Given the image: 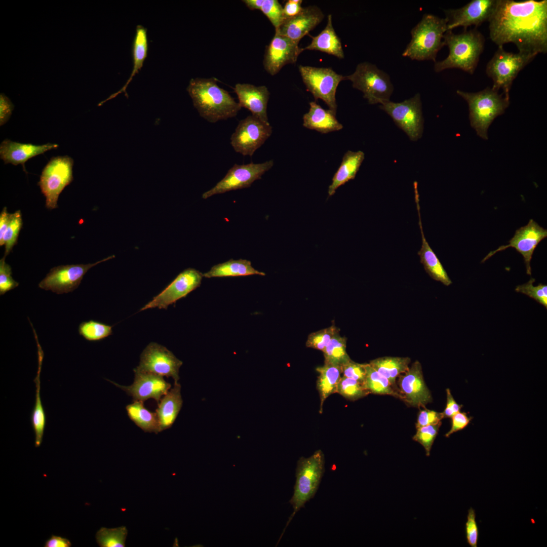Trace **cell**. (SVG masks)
I'll return each instance as SVG.
<instances>
[{
	"mask_svg": "<svg viewBox=\"0 0 547 547\" xmlns=\"http://www.w3.org/2000/svg\"><path fill=\"white\" fill-rule=\"evenodd\" d=\"M337 393L350 401L357 400L370 394L363 383L344 376L339 380Z\"/></svg>",
	"mask_w": 547,
	"mask_h": 547,
	"instance_id": "cell-39",
	"label": "cell"
},
{
	"mask_svg": "<svg viewBox=\"0 0 547 547\" xmlns=\"http://www.w3.org/2000/svg\"><path fill=\"white\" fill-rule=\"evenodd\" d=\"M397 383L398 393L407 404L425 408L432 400L431 393L425 384L422 367L418 361L414 362L405 372L400 374Z\"/></svg>",
	"mask_w": 547,
	"mask_h": 547,
	"instance_id": "cell-19",
	"label": "cell"
},
{
	"mask_svg": "<svg viewBox=\"0 0 547 547\" xmlns=\"http://www.w3.org/2000/svg\"><path fill=\"white\" fill-rule=\"evenodd\" d=\"M298 44V42L275 33L265 52L263 65L266 71L274 75L285 65L296 62L303 51Z\"/></svg>",
	"mask_w": 547,
	"mask_h": 547,
	"instance_id": "cell-21",
	"label": "cell"
},
{
	"mask_svg": "<svg viewBox=\"0 0 547 547\" xmlns=\"http://www.w3.org/2000/svg\"><path fill=\"white\" fill-rule=\"evenodd\" d=\"M71 543L68 539L52 535L45 543V547H70Z\"/></svg>",
	"mask_w": 547,
	"mask_h": 547,
	"instance_id": "cell-53",
	"label": "cell"
},
{
	"mask_svg": "<svg viewBox=\"0 0 547 547\" xmlns=\"http://www.w3.org/2000/svg\"><path fill=\"white\" fill-rule=\"evenodd\" d=\"M346 348V337L337 333L323 351L324 363L342 367L351 360Z\"/></svg>",
	"mask_w": 547,
	"mask_h": 547,
	"instance_id": "cell-35",
	"label": "cell"
},
{
	"mask_svg": "<svg viewBox=\"0 0 547 547\" xmlns=\"http://www.w3.org/2000/svg\"><path fill=\"white\" fill-rule=\"evenodd\" d=\"M341 367L343 376L364 383L366 375V364H359L350 360Z\"/></svg>",
	"mask_w": 547,
	"mask_h": 547,
	"instance_id": "cell-47",
	"label": "cell"
},
{
	"mask_svg": "<svg viewBox=\"0 0 547 547\" xmlns=\"http://www.w3.org/2000/svg\"><path fill=\"white\" fill-rule=\"evenodd\" d=\"M134 382L129 386L121 385L108 379L107 380L125 391L133 398V401L144 402L148 399H153L159 403L171 388V384L167 382L162 376L142 372L136 369H134Z\"/></svg>",
	"mask_w": 547,
	"mask_h": 547,
	"instance_id": "cell-20",
	"label": "cell"
},
{
	"mask_svg": "<svg viewBox=\"0 0 547 547\" xmlns=\"http://www.w3.org/2000/svg\"><path fill=\"white\" fill-rule=\"evenodd\" d=\"M447 403L443 411L444 418H451L453 415L459 412L462 405H459L454 399L449 388L446 389Z\"/></svg>",
	"mask_w": 547,
	"mask_h": 547,
	"instance_id": "cell-51",
	"label": "cell"
},
{
	"mask_svg": "<svg viewBox=\"0 0 547 547\" xmlns=\"http://www.w3.org/2000/svg\"><path fill=\"white\" fill-rule=\"evenodd\" d=\"M272 127L252 115L241 120L230 137L235 151L244 156L252 157L272 133Z\"/></svg>",
	"mask_w": 547,
	"mask_h": 547,
	"instance_id": "cell-12",
	"label": "cell"
},
{
	"mask_svg": "<svg viewBox=\"0 0 547 547\" xmlns=\"http://www.w3.org/2000/svg\"><path fill=\"white\" fill-rule=\"evenodd\" d=\"M443 418H444V416L442 412H438L424 408V409L420 410L419 412L415 424L416 427L417 428L427 425L438 423Z\"/></svg>",
	"mask_w": 547,
	"mask_h": 547,
	"instance_id": "cell-48",
	"label": "cell"
},
{
	"mask_svg": "<svg viewBox=\"0 0 547 547\" xmlns=\"http://www.w3.org/2000/svg\"><path fill=\"white\" fill-rule=\"evenodd\" d=\"M308 112L303 117L304 127L325 134L341 130L343 126L337 121L334 113L330 109H325L316 102L309 103Z\"/></svg>",
	"mask_w": 547,
	"mask_h": 547,
	"instance_id": "cell-26",
	"label": "cell"
},
{
	"mask_svg": "<svg viewBox=\"0 0 547 547\" xmlns=\"http://www.w3.org/2000/svg\"><path fill=\"white\" fill-rule=\"evenodd\" d=\"M6 256L0 260V295H2L9 291L19 286L12 277V269L10 265L5 261Z\"/></svg>",
	"mask_w": 547,
	"mask_h": 547,
	"instance_id": "cell-45",
	"label": "cell"
},
{
	"mask_svg": "<svg viewBox=\"0 0 547 547\" xmlns=\"http://www.w3.org/2000/svg\"><path fill=\"white\" fill-rule=\"evenodd\" d=\"M273 165L272 160L258 164L253 162L243 165L235 164L219 182L202 194V198L206 199L215 194L248 188L255 180L261 179Z\"/></svg>",
	"mask_w": 547,
	"mask_h": 547,
	"instance_id": "cell-13",
	"label": "cell"
},
{
	"mask_svg": "<svg viewBox=\"0 0 547 547\" xmlns=\"http://www.w3.org/2000/svg\"><path fill=\"white\" fill-rule=\"evenodd\" d=\"M353 87L364 94L370 104H383L389 101L394 87L389 75L369 62L358 64L352 74L345 76Z\"/></svg>",
	"mask_w": 547,
	"mask_h": 547,
	"instance_id": "cell-8",
	"label": "cell"
},
{
	"mask_svg": "<svg viewBox=\"0 0 547 547\" xmlns=\"http://www.w3.org/2000/svg\"><path fill=\"white\" fill-rule=\"evenodd\" d=\"M410 362L408 357H384L374 359L369 364L389 380L398 393L396 379L408 370Z\"/></svg>",
	"mask_w": 547,
	"mask_h": 547,
	"instance_id": "cell-30",
	"label": "cell"
},
{
	"mask_svg": "<svg viewBox=\"0 0 547 547\" xmlns=\"http://www.w3.org/2000/svg\"><path fill=\"white\" fill-rule=\"evenodd\" d=\"M42 363H38L36 376L34 379L35 384V402L30 415V421L35 435V447L41 446L47 422L46 412L42 404L41 396L40 373Z\"/></svg>",
	"mask_w": 547,
	"mask_h": 547,
	"instance_id": "cell-34",
	"label": "cell"
},
{
	"mask_svg": "<svg viewBox=\"0 0 547 547\" xmlns=\"http://www.w3.org/2000/svg\"><path fill=\"white\" fill-rule=\"evenodd\" d=\"M536 56L535 55L518 52L513 53L505 51L503 46L498 47L486 69L487 75L493 83L492 89L510 99L509 93L513 82L519 72Z\"/></svg>",
	"mask_w": 547,
	"mask_h": 547,
	"instance_id": "cell-7",
	"label": "cell"
},
{
	"mask_svg": "<svg viewBox=\"0 0 547 547\" xmlns=\"http://www.w3.org/2000/svg\"><path fill=\"white\" fill-rule=\"evenodd\" d=\"M146 28L141 25L136 26L135 35L133 44V66L132 72L130 74L127 81L118 92L111 95L105 101L115 97L119 94L125 92L127 86L131 82L133 77L137 73L141 68L147 55L148 43ZM100 103V105L102 103Z\"/></svg>",
	"mask_w": 547,
	"mask_h": 547,
	"instance_id": "cell-32",
	"label": "cell"
},
{
	"mask_svg": "<svg viewBox=\"0 0 547 547\" xmlns=\"http://www.w3.org/2000/svg\"><path fill=\"white\" fill-rule=\"evenodd\" d=\"M241 107L249 110L252 115L269 123L267 114L269 92L264 86H256L249 84L238 83L233 88Z\"/></svg>",
	"mask_w": 547,
	"mask_h": 547,
	"instance_id": "cell-24",
	"label": "cell"
},
{
	"mask_svg": "<svg viewBox=\"0 0 547 547\" xmlns=\"http://www.w3.org/2000/svg\"><path fill=\"white\" fill-rule=\"evenodd\" d=\"M444 42L449 49V54L443 60L435 62V71L458 68L473 74L484 50L485 38L482 34L476 28L459 34L447 30Z\"/></svg>",
	"mask_w": 547,
	"mask_h": 547,
	"instance_id": "cell-3",
	"label": "cell"
},
{
	"mask_svg": "<svg viewBox=\"0 0 547 547\" xmlns=\"http://www.w3.org/2000/svg\"><path fill=\"white\" fill-rule=\"evenodd\" d=\"M324 17L322 11L318 7H306L297 15L285 19L280 27L275 29V33L299 43L321 22Z\"/></svg>",
	"mask_w": 547,
	"mask_h": 547,
	"instance_id": "cell-22",
	"label": "cell"
},
{
	"mask_svg": "<svg viewBox=\"0 0 547 547\" xmlns=\"http://www.w3.org/2000/svg\"><path fill=\"white\" fill-rule=\"evenodd\" d=\"M465 534L467 543L471 547H477L479 537V530L476 520V513L474 509L468 510L465 523Z\"/></svg>",
	"mask_w": 547,
	"mask_h": 547,
	"instance_id": "cell-46",
	"label": "cell"
},
{
	"mask_svg": "<svg viewBox=\"0 0 547 547\" xmlns=\"http://www.w3.org/2000/svg\"><path fill=\"white\" fill-rule=\"evenodd\" d=\"M275 27L278 28L285 19L283 7L277 0H263L260 9Z\"/></svg>",
	"mask_w": 547,
	"mask_h": 547,
	"instance_id": "cell-44",
	"label": "cell"
},
{
	"mask_svg": "<svg viewBox=\"0 0 547 547\" xmlns=\"http://www.w3.org/2000/svg\"><path fill=\"white\" fill-rule=\"evenodd\" d=\"M200 115L210 123L237 115L241 107L215 79H192L187 88Z\"/></svg>",
	"mask_w": 547,
	"mask_h": 547,
	"instance_id": "cell-2",
	"label": "cell"
},
{
	"mask_svg": "<svg viewBox=\"0 0 547 547\" xmlns=\"http://www.w3.org/2000/svg\"><path fill=\"white\" fill-rule=\"evenodd\" d=\"M535 281V279L531 278L527 283L517 286L515 291L534 299L546 309L547 285L539 283L537 286H534L533 283Z\"/></svg>",
	"mask_w": 547,
	"mask_h": 547,
	"instance_id": "cell-43",
	"label": "cell"
},
{
	"mask_svg": "<svg viewBox=\"0 0 547 547\" xmlns=\"http://www.w3.org/2000/svg\"><path fill=\"white\" fill-rule=\"evenodd\" d=\"M181 385L174 383L172 388L158 403L155 410L160 425V432L170 428L174 423L182 406Z\"/></svg>",
	"mask_w": 547,
	"mask_h": 547,
	"instance_id": "cell-25",
	"label": "cell"
},
{
	"mask_svg": "<svg viewBox=\"0 0 547 547\" xmlns=\"http://www.w3.org/2000/svg\"><path fill=\"white\" fill-rule=\"evenodd\" d=\"M441 421L437 424L427 425L417 428L413 440L420 443L424 448L426 456L430 455L434 442L441 425Z\"/></svg>",
	"mask_w": 547,
	"mask_h": 547,
	"instance_id": "cell-42",
	"label": "cell"
},
{
	"mask_svg": "<svg viewBox=\"0 0 547 547\" xmlns=\"http://www.w3.org/2000/svg\"><path fill=\"white\" fill-rule=\"evenodd\" d=\"M203 274L199 270L188 268L180 272L163 291L140 309L168 307L199 287Z\"/></svg>",
	"mask_w": 547,
	"mask_h": 547,
	"instance_id": "cell-16",
	"label": "cell"
},
{
	"mask_svg": "<svg viewBox=\"0 0 547 547\" xmlns=\"http://www.w3.org/2000/svg\"><path fill=\"white\" fill-rule=\"evenodd\" d=\"M319 375L317 381V388L320 399V413L323 411V405L326 399L331 395L337 393V386L341 377L342 367L329 364L316 368Z\"/></svg>",
	"mask_w": 547,
	"mask_h": 547,
	"instance_id": "cell-29",
	"label": "cell"
},
{
	"mask_svg": "<svg viewBox=\"0 0 547 547\" xmlns=\"http://www.w3.org/2000/svg\"><path fill=\"white\" fill-rule=\"evenodd\" d=\"M311 43L302 48L303 51H319L333 55L339 59L344 58L341 42L333 26L331 15L328 16L325 28L318 35L311 36Z\"/></svg>",
	"mask_w": 547,
	"mask_h": 547,
	"instance_id": "cell-27",
	"label": "cell"
},
{
	"mask_svg": "<svg viewBox=\"0 0 547 547\" xmlns=\"http://www.w3.org/2000/svg\"><path fill=\"white\" fill-rule=\"evenodd\" d=\"M488 22L490 37L498 47L512 43L519 52H546V0H498Z\"/></svg>",
	"mask_w": 547,
	"mask_h": 547,
	"instance_id": "cell-1",
	"label": "cell"
},
{
	"mask_svg": "<svg viewBox=\"0 0 547 547\" xmlns=\"http://www.w3.org/2000/svg\"><path fill=\"white\" fill-rule=\"evenodd\" d=\"M127 533L125 526L115 528L102 527L97 532L96 539L101 547H124Z\"/></svg>",
	"mask_w": 547,
	"mask_h": 547,
	"instance_id": "cell-37",
	"label": "cell"
},
{
	"mask_svg": "<svg viewBox=\"0 0 547 547\" xmlns=\"http://www.w3.org/2000/svg\"><path fill=\"white\" fill-rule=\"evenodd\" d=\"M255 275L265 276V274L253 268L249 260L231 259L227 261L213 266L209 271L203 274V277L211 278L248 276Z\"/></svg>",
	"mask_w": 547,
	"mask_h": 547,
	"instance_id": "cell-31",
	"label": "cell"
},
{
	"mask_svg": "<svg viewBox=\"0 0 547 547\" xmlns=\"http://www.w3.org/2000/svg\"><path fill=\"white\" fill-rule=\"evenodd\" d=\"M112 326L94 320L82 322L79 333L89 341H100L112 334Z\"/></svg>",
	"mask_w": 547,
	"mask_h": 547,
	"instance_id": "cell-38",
	"label": "cell"
},
{
	"mask_svg": "<svg viewBox=\"0 0 547 547\" xmlns=\"http://www.w3.org/2000/svg\"><path fill=\"white\" fill-rule=\"evenodd\" d=\"M115 257L109 256L93 263L62 265L51 268L38 287L58 294L72 292L80 285L84 275L92 267Z\"/></svg>",
	"mask_w": 547,
	"mask_h": 547,
	"instance_id": "cell-15",
	"label": "cell"
},
{
	"mask_svg": "<svg viewBox=\"0 0 547 547\" xmlns=\"http://www.w3.org/2000/svg\"><path fill=\"white\" fill-rule=\"evenodd\" d=\"M451 427L445 434L446 437H449L454 433L464 428L470 422L472 417H469L465 412H458L451 417Z\"/></svg>",
	"mask_w": 547,
	"mask_h": 547,
	"instance_id": "cell-49",
	"label": "cell"
},
{
	"mask_svg": "<svg viewBox=\"0 0 547 547\" xmlns=\"http://www.w3.org/2000/svg\"><path fill=\"white\" fill-rule=\"evenodd\" d=\"M497 3L498 0H473L460 8L445 10L447 30L459 26L466 30L471 25L476 27L489 21Z\"/></svg>",
	"mask_w": 547,
	"mask_h": 547,
	"instance_id": "cell-18",
	"label": "cell"
},
{
	"mask_svg": "<svg viewBox=\"0 0 547 547\" xmlns=\"http://www.w3.org/2000/svg\"><path fill=\"white\" fill-rule=\"evenodd\" d=\"M364 158L365 154L362 151L348 150L344 154L329 186V197L333 196L339 187L355 179Z\"/></svg>",
	"mask_w": 547,
	"mask_h": 547,
	"instance_id": "cell-28",
	"label": "cell"
},
{
	"mask_svg": "<svg viewBox=\"0 0 547 547\" xmlns=\"http://www.w3.org/2000/svg\"><path fill=\"white\" fill-rule=\"evenodd\" d=\"M73 163V159L68 155L54 157L43 169L37 184L48 209L58 207L60 194L72 181Z\"/></svg>",
	"mask_w": 547,
	"mask_h": 547,
	"instance_id": "cell-9",
	"label": "cell"
},
{
	"mask_svg": "<svg viewBox=\"0 0 547 547\" xmlns=\"http://www.w3.org/2000/svg\"><path fill=\"white\" fill-rule=\"evenodd\" d=\"M23 225L22 214L20 210H17L11 214L10 220L4 236L3 246L5 245L4 256H7L17 243L19 232Z\"/></svg>",
	"mask_w": 547,
	"mask_h": 547,
	"instance_id": "cell-40",
	"label": "cell"
},
{
	"mask_svg": "<svg viewBox=\"0 0 547 547\" xmlns=\"http://www.w3.org/2000/svg\"><path fill=\"white\" fill-rule=\"evenodd\" d=\"M364 386L370 393L388 395L399 398L389 380L375 370L369 364H366V375Z\"/></svg>",
	"mask_w": 547,
	"mask_h": 547,
	"instance_id": "cell-36",
	"label": "cell"
},
{
	"mask_svg": "<svg viewBox=\"0 0 547 547\" xmlns=\"http://www.w3.org/2000/svg\"><path fill=\"white\" fill-rule=\"evenodd\" d=\"M11 214L9 213L7 208L5 207L0 213V246H3L4 235L8 226Z\"/></svg>",
	"mask_w": 547,
	"mask_h": 547,
	"instance_id": "cell-54",
	"label": "cell"
},
{
	"mask_svg": "<svg viewBox=\"0 0 547 547\" xmlns=\"http://www.w3.org/2000/svg\"><path fill=\"white\" fill-rule=\"evenodd\" d=\"M447 20L432 14H424L411 30V40L402 56L418 61L436 62L438 52L445 46Z\"/></svg>",
	"mask_w": 547,
	"mask_h": 547,
	"instance_id": "cell-4",
	"label": "cell"
},
{
	"mask_svg": "<svg viewBox=\"0 0 547 547\" xmlns=\"http://www.w3.org/2000/svg\"><path fill=\"white\" fill-rule=\"evenodd\" d=\"M58 147L57 144L48 143L38 145L21 143L6 139L1 143L0 156L5 164H12L15 166L21 165L23 171L27 173L25 167L26 162L33 157Z\"/></svg>",
	"mask_w": 547,
	"mask_h": 547,
	"instance_id": "cell-23",
	"label": "cell"
},
{
	"mask_svg": "<svg viewBox=\"0 0 547 547\" xmlns=\"http://www.w3.org/2000/svg\"><path fill=\"white\" fill-rule=\"evenodd\" d=\"M324 472L325 457L320 449L316 451L309 457H301L298 460L296 468L294 491L289 500L294 511L290 517L279 540L296 513L301 508L304 507L306 502L314 497Z\"/></svg>",
	"mask_w": 547,
	"mask_h": 547,
	"instance_id": "cell-6",
	"label": "cell"
},
{
	"mask_svg": "<svg viewBox=\"0 0 547 547\" xmlns=\"http://www.w3.org/2000/svg\"><path fill=\"white\" fill-rule=\"evenodd\" d=\"M547 237V230L540 226L534 220L531 219L527 225L516 230L514 237L509 241V244L499 247L494 251H490L482 260L483 263L497 252L503 251L509 248H515L523 257L526 266V273L531 275L530 261L534 250L538 244Z\"/></svg>",
	"mask_w": 547,
	"mask_h": 547,
	"instance_id": "cell-17",
	"label": "cell"
},
{
	"mask_svg": "<svg viewBox=\"0 0 547 547\" xmlns=\"http://www.w3.org/2000/svg\"><path fill=\"white\" fill-rule=\"evenodd\" d=\"M14 105L4 94L0 95V126L5 124L9 120Z\"/></svg>",
	"mask_w": 547,
	"mask_h": 547,
	"instance_id": "cell-50",
	"label": "cell"
},
{
	"mask_svg": "<svg viewBox=\"0 0 547 547\" xmlns=\"http://www.w3.org/2000/svg\"><path fill=\"white\" fill-rule=\"evenodd\" d=\"M243 2L250 10H260L263 0H244Z\"/></svg>",
	"mask_w": 547,
	"mask_h": 547,
	"instance_id": "cell-55",
	"label": "cell"
},
{
	"mask_svg": "<svg viewBox=\"0 0 547 547\" xmlns=\"http://www.w3.org/2000/svg\"><path fill=\"white\" fill-rule=\"evenodd\" d=\"M379 107L392 118L411 140L416 141L421 137L423 129V119L419 93L401 102L389 100L381 104Z\"/></svg>",
	"mask_w": 547,
	"mask_h": 547,
	"instance_id": "cell-11",
	"label": "cell"
},
{
	"mask_svg": "<svg viewBox=\"0 0 547 547\" xmlns=\"http://www.w3.org/2000/svg\"><path fill=\"white\" fill-rule=\"evenodd\" d=\"M456 93L468 104L472 127L479 136L488 139L490 125L496 117L504 112L509 105L510 99L490 87L476 93L460 90H457Z\"/></svg>",
	"mask_w": 547,
	"mask_h": 547,
	"instance_id": "cell-5",
	"label": "cell"
},
{
	"mask_svg": "<svg viewBox=\"0 0 547 547\" xmlns=\"http://www.w3.org/2000/svg\"><path fill=\"white\" fill-rule=\"evenodd\" d=\"M302 1L301 0H289L286 2L283 7V13L285 19L294 17L298 14L302 10Z\"/></svg>",
	"mask_w": 547,
	"mask_h": 547,
	"instance_id": "cell-52",
	"label": "cell"
},
{
	"mask_svg": "<svg viewBox=\"0 0 547 547\" xmlns=\"http://www.w3.org/2000/svg\"><path fill=\"white\" fill-rule=\"evenodd\" d=\"M339 332V329L333 324L328 328L312 332L307 337L306 346L323 351L331 338Z\"/></svg>",
	"mask_w": 547,
	"mask_h": 547,
	"instance_id": "cell-41",
	"label": "cell"
},
{
	"mask_svg": "<svg viewBox=\"0 0 547 547\" xmlns=\"http://www.w3.org/2000/svg\"><path fill=\"white\" fill-rule=\"evenodd\" d=\"M299 70L304 85L315 99L322 100L336 114V90L340 82L345 80V76L331 68L300 65Z\"/></svg>",
	"mask_w": 547,
	"mask_h": 547,
	"instance_id": "cell-10",
	"label": "cell"
},
{
	"mask_svg": "<svg viewBox=\"0 0 547 547\" xmlns=\"http://www.w3.org/2000/svg\"><path fill=\"white\" fill-rule=\"evenodd\" d=\"M182 362L166 347L151 342L140 355L136 370L162 377H172L174 383L179 379V371Z\"/></svg>",
	"mask_w": 547,
	"mask_h": 547,
	"instance_id": "cell-14",
	"label": "cell"
},
{
	"mask_svg": "<svg viewBox=\"0 0 547 547\" xmlns=\"http://www.w3.org/2000/svg\"><path fill=\"white\" fill-rule=\"evenodd\" d=\"M142 401H134L126 406V409L129 418L145 432H160L159 420L155 412L148 410Z\"/></svg>",
	"mask_w": 547,
	"mask_h": 547,
	"instance_id": "cell-33",
	"label": "cell"
}]
</instances>
